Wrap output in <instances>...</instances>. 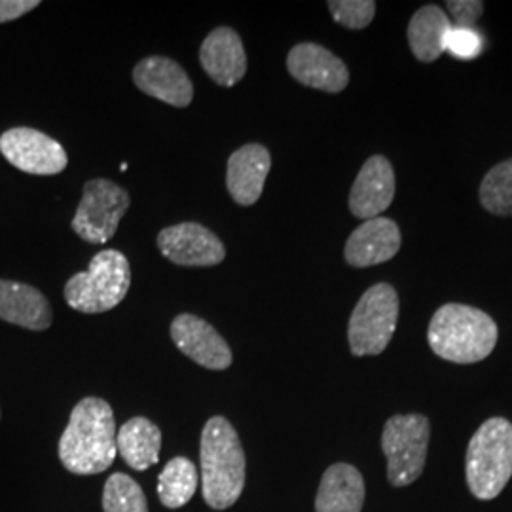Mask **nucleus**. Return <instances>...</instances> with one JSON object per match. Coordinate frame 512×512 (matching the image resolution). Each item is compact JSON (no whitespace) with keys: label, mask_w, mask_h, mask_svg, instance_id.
I'll return each instance as SVG.
<instances>
[{"label":"nucleus","mask_w":512,"mask_h":512,"mask_svg":"<svg viewBox=\"0 0 512 512\" xmlns=\"http://www.w3.org/2000/svg\"><path fill=\"white\" fill-rule=\"evenodd\" d=\"M200 473L188 458H173L167 461L164 471L158 476V497L165 509H181L198 490Z\"/></svg>","instance_id":"obj_22"},{"label":"nucleus","mask_w":512,"mask_h":512,"mask_svg":"<svg viewBox=\"0 0 512 512\" xmlns=\"http://www.w3.org/2000/svg\"><path fill=\"white\" fill-rule=\"evenodd\" d=\"M116 421L110 404L86 397L76 404L59 439V459L73 475L105 473L118 454Z\"/></svg>","instance_id":"obj_1"},{"label":"nucleus","mask_w":512,"mask_h":512,"mask_svg":"<svg viewBox=\"0 0 512 512\" xmlns=\"http://www.w3.org/2000/svg\"><path fill=\"white\" fill-rule=\"evenodd\" d=\"M158 247L173 264L190 268L217 266L226 256L222 241L198 222H183L164 228L158 236Z\"/></svg>","instance_id":"obj_10"},{"label":"nucleus","mask_w":512,"mask_h":512,"mask_svg":"<svg viewBox=\"0 0 512 512\" xmlns=\"http://www.w3.org/2000/svg\"><path fill=\"white\" fill-rule=\"evenodd\" d=\"M446 8L450 10L458 27H465V29H473V25L484 14V2H478V0H450L446 2Z\"/></svg>","instance_id":"obj_27"},{"label":"nucleus","mask_w":512,"mask_h":512,"mask_svg":"<svg viewBox=\"0 0 512 512\" xmlns=\"http://www.w3.org/2000/svg\"><path fill=\"white\" fill-rule=\"evenodd\" d=\"M133 82L141 92L173 107H188L194 97V86L183 67L162 55H152L137 63Z\"/></svg>","instance_id":"obj_14"},{"label":"nucleus","mask_w":512,"mask_h":512,"mask_svg":"<svg viewBox=\"0 0 512 512\" xmlns=\"http://www.w3.org/2000/svg\"><path fill=\"white\" fill-rule=\"evenodd\" d=\"M40 2L37 0H0V23L14 21L31 10H35Z\"/></svg>","instance_id":"obj_28"},{"label":"nucleus","mask_w":512,"mask_h":512,"mask_svg":"<svg viewBox=\"0 0 512 512\" xmlns=\"http://www.w3.org/2000/svg\"><path fill=\"white\" fill-rule=\"evenodd\" d=\"M131 268L126 255L107 249L93 256L86 272L73 275L65 285V300L80 313H105L129 293Z\"/></svg>","instance_id":"obj_5"},{"label":"nucleus","mask_w":512,"mask_h":512,"mask_svg":"<svg viewBox=\"0 0 512 512\" xmlns=\"http://www.w3.org/2000/svg\"><path fill=\"white\" fill-rule=\"evenodd\" d=\"M270 167L272 156L268 148L251 143L236 150L228 160L226 171V186L234 202L255 205L262 196Z\"/></svg>","instance_id":"obj_17"},{"label":"nucleus","mask_w":512,"mask_h":512,"mask_svg":"<svg viewBox=\"0 0 512 512\" xmlns=\"http://www.w3.org/2000/svg\"><path fill=\"white\" fill-rule=\"evenodd\" d=\"M499 330L494 319L465 304H444L435 311L427 340L435 355L458 365L484 361L497 344Z\"/></svg>","instance_id":"obj_3"},{"label":"nucleus","mask_w":512,"mask_h":512,"mask_svg":"<svg viewBox=\"0 0 512 512\" xmlns=\"http://www.w3.org/2000/svg\"><path fill=\"white\" fill-rule=\"evenodd\" d=\"M452 25L444 10L429 4L420 8L408 25V44L416 59L431 63L446 52V38Z\"/></svg>","instance_id":"obj_21"},{"label":"nucleus","mask_w":512,"mask_h":512,"mask_svg":"<svg viewBox=\"0 0 512 512\" xmlns=\"http://www.w3.org/2000/svg\"><path fill=\"white\" fill-rule=\"evenodd\" d=\"M480 202L497 217H512V158L495 165L480 184Z\"/></svg>","instance_id":"obj_23"},{"label":"nucleus","mask_w":512,"mask_h":512,"mask_svg":"<svg viewBox=\"0 0 512 512\" xmlns=\"http://www.w3.org/2000/svg\"><path fill=\"white\" fill-rule=\"evenodd\" d=\"M330 14L346 29H365L376 14V2L372 0H330Z\"/></svg>","instance_id":"obj_25"},{"label":"nucleus","mask_w":512,"mask_h":512,"mask_svg":"<svg viewBox=\"0 0 512 512\" xmlns=\"http://www.w3.org/2000/svg\"><path fill=\"white\" fill-rule=\"evenodd\" d=\"M116 450L133 471H147L160 461L162 431L148 418H131L116 433Z\"/></svg>","instance_id":"obj_20"},{"label":"nucleus","mask_w":512,"mask_h":512,"mask_svg":"<svg viewBox=\"0 0 512 512\" xmlns=\"http://www.w3.org/2000/svg\"><path fill=\"white\" fill-rule=\"evenodd\" d=\"M129 194L107 179H93L84 184L71 228L76 236L93 243H107L118 230V224L129 209Z\"/></svg>","instance_id":"obj_8"},{"label":"nucleus","mask_w":512,"mask_h":512,"mask_svg":"<svg viewBox=\"0 0 512 512\" xmlns=\"http://www.w3.org/2000/svg\"><path fill=\"white\" fill-rule=\"evenodd\" d=\"M2 156L29 175H57L67 164V152L55 139L33 128H12L0 135Z\"/></svg>","instance_id":"obj_9"},{"label":"nucleus","mask_w":512,"mask_h":512,"mask_svg":"<svg viewBox=\"0 0 512 512\" xmlns=\"http://www.w3.org/2000/svg\"><path fill=\"white\" fill-rule=\"evenodd\" d=\"M395 198V171L384 156H372L361 167L349 194V209L357 219L380 217Z\"/></svg>","instance_id":"obj_13"},{"label":"nucleus","mask_w":512,"mask_h":512,"mask_svg":"<svg viewBox=\"0 0 512 512\" xmlns=\"http://www.w3.org/2000/svg\"><path fill=\"white\" fill-rule=\"evenodd\" d=\"M365 505V480L357 467L334 463L321 478L315 512H361Z\"/></svg>","instance_id":"obj_19"},{"label":"nucleus","mask_w":512,"mask_h":512,"mask_svg":"<svg viewBox=\"0 0 512 512\" xmlns=\"http://www.w3.org/2000/svg\"><path fill=\"white\" fill-rule=\"evenodd\" d=\"M431 437L429 420L421 414H399L385 421L382 450L387 459V480L403 488L423 473Z\"/></svg>","instance_id":"obj_7"},{"label":"nucleus","mask_w":512,"mask_h":512,"mask_svg":"<svg viewBox=\"0 0 512 512\" xmlns=\"http://www.w3.org/2000/svg\"><path fill=\"white\" fill-rule=\"evenodd\" d=\"M446 50L458 59H475L482 52V40L473 29L452 27L446 38Z\"/></svg>","instance_id":"obj_26"},{"label":"nucleus","mask_w":512,"mask_h":512,"mask_svg":"<svg viewBox=\"0 0 512 512\" xmlns=\"http://www.w3.org/2000/svg\"><path fill=\"white\" fill-rule=\"evenodd\" d=\"M287 69L300 84L327 93H340L348 88L349 71L346 63L330 54L327 48L302 42L294 46L287 57Z\"/></svg>","instance_id":"obj_12"},{"label":"nucleus","mask_w":512,"mask_h":512,"mask_svg":"<svg viewBox=\"0 0 512 512\" xmlns=\"http://www.w3.org/2000/svg\"><path fill=\"white\" fill-rule=\"evenodd\" d=\"M399 294L389 283L372 285L349 319V349L355 357L380 355L391 342L399 321Z\"/></svg>","instance_id":"obj_6"},{"label":"nucleus","mask_w":512,"mask_h":512,"mask_svg":"<svg viewBox=\"0 0 512 512\" xmlns=\"http://www.w3.org/2000/svg\"><path fill=\"white\" fill-rule=\"evenodd\" d=\"M0 319L27 330H46L52 325V308L35 287L0 279Z\"/></svg>","instance_id":"obj_18"},{"label":"nucleus","mask_w":512,"mask_h":512,"mask_svg":"<svg viewBox=\"0 0 512 512\" xmlns=\"http://www.w3.org/2000/svg\"><path fill=\"white\" fill-rule=\"evenodd\" d=\"M401 230L397 222L384 217L365 220L349 236L344 256L353 268H368L384 264L401 249Z\"/></svg>","instance_id":"obj_15"},{"label":"nucleus","mask_w":512,"mask_h":512,"mask_svg":"<svg viewBox=\"0 0 512 512\" xmlns=\"http://www.w3.org/2000/svg\"><path fill=\"white\" fill-rule=\"evenodd\" d=\"M171 338L175 346L194 363L209 370H226L232 365V349L215 327L205 319L183 313L171 323Z\"/></svg>","instance_id":"obj_11"},{"label":"nucleus","mask_w":512,"mask_h":512,"mask_svg":"<svg viewBox=\"0 0 512 512\" xmlns=\"http://www.w3.org/2000/svg\"><path fill=\"white\" fill-rule=\"evenodd\" d=\"M465 475L469 490L482 501L495 499L512 476V423L505 418L484 421L467 448Z\"/></svg>","instance_id":"obj_4"},{"label":"nucleus","mask_w":512,"mask_h":512,"mask_svg":"<svg viewBox=\"0 0 512 512\" xmlns=\"http://www.w3.org/2000/svg\"><path fill=\"white\" fill-rule=\"evenodd\" d=\"M203 501L213 511L238 503L247 480V458L234 425L222 416L205 423L200 442Z\"/></svg>","instance_id":"obj_2"},{"label":"nucleus","mask_w":512,"mask_h":512,"mask_svg":"<svg viewBox=\"0 0 512 512\" xmlns=\"http://www.w3.org/2000/svg\"><path fill=\"white\" fill-rule=\"evenodd\" d=\"M200 61L209 78L226 88L236 86L247 73L243 42L230 27H219L203 40Z\"/></svg>","instance_id":"obj_16"},{"label":"nucleus","mask_w":512,"mask_h":512,"mask_svg":"<svg viewBox=\"0 0 512 512\" xmlns=\"http://www.w3.org/2000/svg\"><path fill=\"white\" fill-rule=\"evenodd\" d=\"M103 512H148L147 495L126 473H114L105 482Z\"/></svg>","instance_id":"obj_24"}]
</instances>
